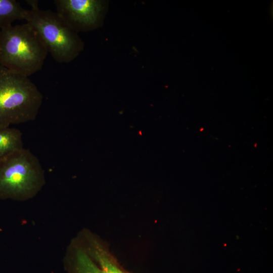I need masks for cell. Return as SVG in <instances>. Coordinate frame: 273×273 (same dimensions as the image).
Segmentation results:
<instances>
[{
    "instance_id": "obj_2",
    "label": "cell",
    "mask_w": 273,
    "mask_h": 273,
    "mask_svg": "<svg viewBox=\"0 0 273 273\" xmlns=\"http://www.w3.org/2000/svg\"><path fill=\"white\" fill-rule=\"evenodd\" d=\"M43 96L28 77L0 65V127L35 119Z\"/></svg>"
},
{
    "instance_id": "obj_5",
    "label": "cell",
    "mask_w": 273,
    "mask_h": 273,
    "mask_svg": "<svg viewBox=\"0 0 273 273\" xmlns=\"http://www.w3.org/2000/svg\"><path fill=\"white\" fill-rule=\"evenodd\" d=\"M68 259L72 273H128L92 238L70 246Z\"/></svg>"
},
{
    "instance_id": "obj_8",
    "label": "cell",
    "mask_w": 273,
    "mask_h": 273,
    "mask_svg": "<svg viewBox=\"0 0 273 273\" xmlns=\"http://www.w3.org/2000/svg\"><path fill=\"white\" fill-rule=\"evenodd\" d=\"M26 9L15 0H0V30L24 20Z\"/></svg>"
},
{
    "instance_id": "obj_1",
    "label": "cell",
    "mask_w": 273,
    "mask_h": 273,
    "mask_svg": "<svg viewBox=\"0 0 273 273\" xmlns=\"http://www.w3.org/2000/svg\"><path fill=\"white\" fill-rule=\"evenodd\" d=\"M48 51L28 23L12 25L0 30V65L28 77L41 69Z\"/></svg>"
},
{
    "instance_id": "obj_6",
    "label": "cell",
    "mask_w": 273,
    "mask_h": 273,
    "mask_svg": "<svg viewBox=\"0 0 273 273\" xmlns=\"http://www.w3.org/2000/svg\"><path fill=\"white\" fill-rule=\"evenodd\" d=\"M56 13L75 32L94 28L103 9L97 0H55Z\"/></svg>"
},
{
    "instance_id": "obj_4",
    "label": "cell",
    "mask_w": 273,
    "mask_h": 273,
    "mask_svg": "<svg viewBox=\"0 0 273 273\" xmlns=\"http://www.w3.org/2000/svg\"><path fill=\"white\" fill-rule=\"evenodd\" d=\"M24 20L38 33L48 53L59 63H68L78 55L82 43L72 29L56 13L41 10L37 1H27Z\"/></svg>"
},
{
    "instance_id": "obj_3",
    "label": "cell",
    "mask_w": 273,
    "mask_h": 273,
    "mask_svg": "<svg viewBox=\"0 0 273 273\" xmlns=\"http://www.w3.org/2000/svg\"><path fill=\"white\" fill-rule=\"evenodd\" d=\"M44 184V170L28 149L23 148L0 161V199L28 200Z\"/></svg>"
},
{
    "instance_id": "obj_7",
    "label": "cell",
    "mask_w": 273,
    "mask_h": 273,
    "mask_svg": "<svg viewBox=\"0 0 273 273\" xmlns=\"http://www.w3.org/2000/svg\"><path fill=\"white\" fill-rule=\"evenodd\" d=\"M23 148L22 134L18 129L0 127V161Z\"/></svg>"
}]
</instances>
